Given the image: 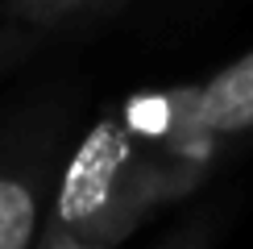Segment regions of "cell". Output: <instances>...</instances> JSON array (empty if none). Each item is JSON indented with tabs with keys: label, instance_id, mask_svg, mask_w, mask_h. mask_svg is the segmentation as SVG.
<instances>
[{
	"label": "cell",
	"instance_id": "6",
	"mask_svg": "<svg viewBox=\"0 0 253 249\" xmlns=\"http://www.w3.org/2000/svg\"><path fill=\"white\" fill-rule=\"evenodd\" d=\"M162 249H191V241H166Z\"/></svg>",
	"mask_w": 253,
	"mask_h": 249
},
{
	"label": "cell",
	"instance_id": "4",
	"mask_svg": "<svg viewBox=\"0 0 253 249\" xmlns=\"http://www.w3.org/2000/svg\"><path fill=\"white\" fill-rule=\"evenodd\" d=\"M83 4H91V0H4V13L21 21H58Z\"/></svg>",
	"mask_w": 253,
	"mask_h": 249
},
{
	"label": "cell",
	"instance_id": "2",
	"mask_svg": "<svg viewBox=\"0 0 253 249\" xmlns=\"http://www.w3.org/2000/svg\"><path fill=\"white\" fill-rule=\"evenodd\" d=\"M191 129L208 141L253 129V50L191 87Z\"/></svg>",
	"mask_w": 253,
	"mask_h": 249
},
{
	"label": "cell",
	"instance_id": "5",
	"mask_svg": "<svg viewBox=\"0 0 253 249\" xmlns=\"http://www.w3.org/2000/svg\"><path fill=\"white\" fill-rule=\"evenodd\" d=\"M38 249H96V245H79V241H58V237H42Z\"/></svg>",
	"mask_w": 253,
	"mask_h": 249
},
{
	"label": "cell",
	"instance_id": "1",
	"mask_svg": "<svg viewBox=\"0 0 253 249\" xmlns=\"http://www.w3.org/2000/svg\"><path fill=\"white\" fill-rule=\"evenodd\" d=\"M191 179L195 162L150 145L121 112H108L67 158L42 237L117 249L154 204L178 195Z\"/></svg>",
	"mask_w": 253,
	"mask_h": 249
},
{
	"label": "cell",
	"instance_id": "3",
	"mask_svg": "<svg viewBox=\"0 0 253 249\" xmlns=\"http://www.w3.org/2000/svg\"><path fill=\"white\" fill-rule=\"evenodd\" d=\"M42 224V195L29 174L0 170V249H29Z\"/></svg>",
	"mask_w": 253,
	"mask_h": 249
}]
</instances>
